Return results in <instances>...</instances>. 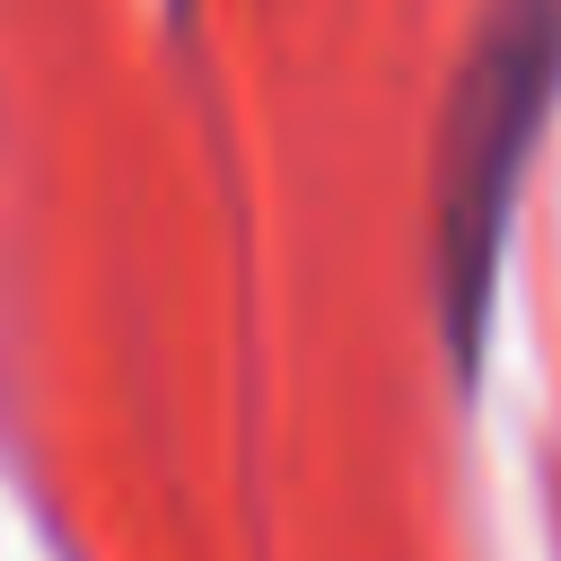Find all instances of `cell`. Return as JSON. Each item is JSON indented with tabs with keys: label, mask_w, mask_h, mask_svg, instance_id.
<instances>
[{
	"label": "cell",
	"mask_w": 561,
	"mask_h": 561,
	"mask_svg": "<svg viewBox=\"0 0 561 561\" xmlns=\"http://www.w3.org/2000/svg\"><path fill=\"white\" fill-rule=\"evenodd\" d=\"M552 114H561V0H482L430 131V210H421V289L456 394L482 386L500 263Z\"/></svg>",
	"instance_id": "cell-1"
}]
</instances>
